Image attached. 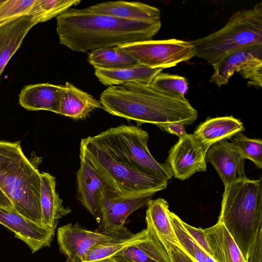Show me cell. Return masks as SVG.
I'll list each match as a JSON object with an SVG mask.
<instances>
[{"mask_svg": "<svg viewBox=\"0 0 262 262\" xmlns=\"http://www.w3.org/2000/svg\"><path fill=\"white\" fill-rule=\"evenodd\" d=\"M97 262H121L118 260L114 258L113 257H110L106 259H104Z\"/></svg>", "mask_w": 262, "mask_h": 262, "instance_id": "38", "label": "cell"}, {"mask_svg": "<svg viewBox=\"0 0 262 262\" xmlns=\"http://www.w3.org/2000/svg\"><path fill=\"white\" fill-rule=\"evenodd\" d=\"M4 1V0H0V5Z\"/></svg>", "mask_w": 262, "mask_h": 262, "instance_id": "39", "label": "cell"}, {"mask_svg": "<svg viewBox=\"0 0 262 262\" xmlns=\"http://www.w3.org/2000/svg\"><path fill=\"white\" fill-rule=\"evenodd\" d=\"M159 191L152 189L126 195H120L115 190L104 192L100 199V232L116 234L125 230L124 224L129 215L147 205Z\"/></svg>", "mask_w": 262, "mask_h": 262, "instance_id": "9", "label": "cell"}, {"mask_svg": "<svg viewBox=\"0 0 262 262\" xmlns=\"http://www.w3.org/2000/svg\"><path fill=\"white\" fill-rule=\"evenodd\" d=\"M0 188L18 212L43 226L40 173L25 155L19 141H0Z\"/></svg>", "mask_w": 262, "mask_h": 262, "instance_id": "4", "label": "cell"}, {"mask_svg": "<svg viewBox=\"0 0 262 262\" xmlns=\"http://www.w3.org/2000/svg\"><path fill=\"white\" fill-rule=\"evenodd\" d=\"M0 209L12 210L15 209L13 203L0 188Z\"/></svg>", "mask_w": 262, "mask_h": 262, "instance_id": "37", "label": "cell"}, {"mask_svg": "<svg viewBox=\"0 0 262 262\" xmlns=\"http://www.w3.org/2000/svg\"><path fill=\"white\" fill-rule=\"evenodd\" d=\"M95 136L137 171L167 181L173 177L167 163L152 157L147 146L148 134L138 126L121 125Z\"/></svg>", "mask_w": 262, "mask_h": 262, "instance_id": "7", "label": "cell"}, {"mask_svg": "<svg viewBox=\"0 0 262 262\" xmlns=\"http://www.w3.org/2000/svg\"><path fill=\"white\" fill-rule=\"evenodd\" d=\"M147 206L145 217L147 228L159 239H166L179 246L170 219L168 202L163 198H158L150 200Z\"/></svg>", "mask_w": 262, "mask_h": 262, "instance_id": "25", "label": "cell"}, {"mask_svg": "<svg viewBox=\"0 0 262 262\" xmlns=\"http://www.w3.org/2000/svg\"><path fill=\"white\" fill-rule=\"evenodd\" d=\"M97 108H102L99 100L69 82L62 85L57 114L74 120H83Z\"/></svg>", "mask_w": 262, "mask_h": 262, "instance_id": "16", "label": "cell"}, {"mask_svg": "<svg viewBox=\"0 0 262 262\" xmlns=\"http://www.w3.org/2000/svg\"><path fill=\"white\" fill-rule=\"evenodd\" d=\"M122 232L108 234L83 228L78 223H69L58 228L57 237L59 250L66 257V262H83L91 248L115 238Z\"/></svg>", "mask_w": 262, "mask_h": 262, "instance_id": "11", "label": "cell"}, {"mask_svg": "<svg viewBox=\"0 0 262 262\" xmlns=\"http://www.w3.org/2000/svg\"><path fill=\"white\" fill-rule=\"evenodd\" d=\"M189 42L194 47V57L211 64L234 51L262 45L261 2L234 12L219 30Z\"/></svg>", "mask_w": 262, "mask_h": 262, "instance_id": "6", "label": "cell"}, {"mask_svg": "<svg viewBox=\"0 0 262 262\" xmlns=\"http://www.w3.org/2000/svg\"><path fill=\"white\" fill-rule=\"evenodd\" d=\"M0 224L13 231L34 253L49 246L55 230L46 228L26 218L15 209H0Z\"/></svg>", "mask_w": 262, "mask_h": 262, "instance_id": "13", "label": "cell"}, {"mask_svg": "<svg viewBox=\"0 0 262 262\" xmlns=\"http://www.w3.org/2000/svg\"><path fill=\"white\" fill-rule=\"evenodd\" d=\"M206 160L214 167L224 187L246 177L245 159L227 140L212 144L207 151Z\"/></svg>", "mask_w": 262, "mask_h": 262, "instance_id": "14", "label": "cell"}, {"mask_svg": "<svg viewBox=\"0 0 262 262\" xmlns=\"http://www.w3.org/2000/svg\"><path fill=\"white\" fill-rule=\"evenodd\" d=\"M40 207L42 225L55 230L59 220L66 216L72 210L62 204L56 190L55 178L48 172L40 173Z\"/></svg>", "mask_w": 262, "mask_h": 262, "instance_id": "19", "label": "cell"}, {"mask_svg": "<svg viewBox=\"0 0 262 262\" xmlns=\"http://www.w3.org/2000/svg\"><path fill=\"white\" fill-rule=\"evenodd\" d=\"M35 0H4L0 5V25L27 15Z\"/></svg>", "mask_w": 262, "mask_h": 262, "instance_id": "32", "label": "cell"}, {"mask_svg": "<svg viewBox=\"0 0 262 262\" xmlns=\"http://www.w3.org/2000/svg\"><path fill=\"white\" fill-rule=\"evenodd\" d=\"M99 101L106 112L139 125L151 123L158 126L170 122L190 125L198 115L186 98L165 95L145 83L108 86L101 93Z\"/></svg>", "mask_w": 262, "mask_h": 262, "instance_id": "2", "label": "cell"}, {"mask_svg": "<svg viewBox=\"0 0 262 262\" xmlns=\"http://www.w3.org/2000/svg\"><path fill=\"white\" fill-rule=\"evenodd\" d=\"M88 60L94 68L116 69L140 65L132 56L118 50L116 47L91 51Z\"/></svg>", "mask_w": 262, "mask_h": 262, "instance_id": "27", "label": "cell"}, {"mask_svg": "<svg viewBox=\"0 0 262 262\" xmlns=\"http://www.w3.org/2000/svg\"><path fill=\"white\" fill-rule=\"evenodd\" d=\"M161 27L160 20L136 21L70 8L56 17L60 44L71 50L86 52L152 39Z\"/></svg>", "mask_w": 262, "mask_h": 262, "instance_id": "1", "label": "cell"}, {"mask_svg": "<svg viewBox=\"0 0 262 262\" xmlns=\"http://www.w3.org/2000/svg\"><path fill=\"white\" fill-rule=\"evenodd\" d=\"M80 167L76 173L78 200L99 223L102 216L101 197L104 192L115 190L85 160L80 158Z\"/></svg>", "mask_w": 262, "mask_h": 262, "instance_id": "12", "label": "cell"}, {"mask_svg": "<svg viewBox=\"0 0 262 262\" xmlns=\"http://www.w3.org/2000/svg\"><path fill=\"white\" fill-rule=\"evenodd\" d=\"M248 80V84L256 88L262 86V57H254L243 64L236 71Z\"/></svg>", "mask_w": 262, "mask_h": 262, "instance_id": "33", "label": "cell"}, {"mask_svg": "<svg viewBox=\"0 0 262 262\" xmlns=\"http://www.w3.org/2000/svg\"><path fill=\"white\" fill-rule=\"evenodd\" d=\"M149 85L159 93L178 98H185L188 90L187 81L184 77L168 73L158 74Z\"/></svg>", "mask_w": 262, "mask_h": 262, "instance_id": "29", "label": "cell"}, {"mask_svg": "<svg viewBox=\"0 0 262 262\" xmlns=\"http://www.w3.org/2000/svg\"><path fill=\"white\" fill-rule=\"evenodd\" d=\"M38 23L34 17L27 15L0 25V77L27 33Z\"/></svg>", "mask_w": 262, "mask_h": 262, "instance_id": "17", "label": "cell"}, {"mask_svg": "<svg viewBox=\"0 0 262 262\" xmlns=\"http://www.w3.org/2000/svg\"><path fill=\"white\" fill-rule=\"evenodd\" d=\"M239 155L245 160L253 162L256 168H262V140L251 139L239 133L231 142Z\"/></svg>", "mask_w": 262, "mask_h": 262, "instance_id": "31", "label": "cell"}, {"mask_svg": "<svg viewBox=\"0 0 262 262\" xmlns=\"http://www.w3.org/2000/svg\"><path fill=\"white\" fill-rule=\"evenodd\" d=\"M207 150L193 134H187L170 148L166 162L173 177L185 180L197 172L206 170Z\"/></svg>", "mask_w": 262, "mask_h": 262, "instance_id": "10", "label": "cell"}, {"mask_svg": "<svg viewBox=\"0 0 262 262\" xmlns=\"http://www.w3.org/2000/svg\"><path fill=\"white\" fill-rule=\"evenodd\" d=\"M78 0H35L30 13L38 23L47 21L81 3Z\"/></svg>", "mask_w": 262, "mask_h": 262, "instance_id": "30", "label": "cell"}, {"mask_svg": "<svg viewBox=\"0 0 262 262\" xmlns=\"http://www.w3.org/2000/svg\"><path fill=\"white\" fill-rule=\"evenodd\" d=\"M159 239L166 248L171 262H196L179 246L166 239Z\"/></svg>", "mask_w": 262, "mask_h": 262, "instance_id": "34", "label": "cell"}, {"mask_svg": "<svg viewBox=\"0 0 262 262\" xmlns=\"http://www.w3.org/2000/svg\"><path fill=\"white\" fill-rule=\"evenodd\" d=\"M218 221L248 262L252 245L262 236L261 179L245 177L225 187Z\"/></svg>", "mask_w": 262, "mask_h": 262, "instance_id": "3", "label": "cell"}, {"mask_svg": "<svg viewBox=\"0 0 262 262\" xmlns=\"http://www.w3.org/2000/svg\"><path fill=\"white\" fill-rule=\"evenodd\" d=\"M95 75L105 86L121 85L127 83H141L149 84L154 78L164 69L152 68L142 65L116 69H106L95 68Z\"/></svg>", "mask_w": 262, "mask_h": 262, "instance_id": "22", "label": "cell"}, {"mask_svg": "<svg viewBox=\"0 0 262 262\" xmlns=\"http://www.w3.org/2000/svg\"><path fill=\"white\" fill-rule=\"evenodd\" d=\"M258 57H262V45L250 46L228 53L211 64L214 72L210 81L219 86L227 85L243 64Z\"/></svg>", "mask_w": 262, "mask_h": 262, "instance_id": "24", "label": "cell"}, {"mask_svg": "<svg viewBox=\"0 0 262 262\" xmlns=\"http://www.w3.org/2000/svg\"><path fill=\"white\" fill-rule=\"evenodd\" d=\"M61 88L49 82L26 85L19 94V103L28 111L44 110L57 114Z\"/></svg>", "mask_w": 262, "mask_h": 262, "instance_id": "20", "label": "cell"}, {"mask_svg": "<svg viewBox=\"0 0 262 262\" xmlns=\"http://www.w3.org/2000/svg\"><path fill=\"white\" fill-rule=\"evenodd\" d=\"M212 257L216 262H246L237 245L224 225L217 221L213 226L204 229Z\"/></svg>", "mask_w": 262, "mask_h": 262, "instance_id": "23", "label": "cell"}, {"mask_svg": "<svg viewBox=\"0 0 262 262\" xmlns=\"http://www.w3.org/2000/svg\"><path fill=\"white\" fill-rule=\"evenodd\" d=\"M86 8L94 13L130 21H155L161 18L159 9L137 2H106Z\"/></svg>", "mask_w": 262, "mask_h": 262, "instance_id": "15", "label": "cell"}, {"mask_svg": "<svg viewBox=\"0 0 262 262\" xmlns=\"http://www.w3.org/2000/svg\"><path fill=\"white\" fill-rule=\"evenodd\" d=\"M80 158L85 160L106 183L122 195L165 189L168 181L139 172L95 136L81 139Z\"/></svg>", "mask_w": 262, "mask_h": 262, "instance_id": "5", "label": "cell"}, {"mask_svg": "<svg viewBox=\"0 0 262 262\" xmlns=\"http://www.w3.org/2000/svg\"><path fill=\"white\" fill-rule=\"evenodd\" d=\"M158 127L164 131L179 138L186 135L187 133L183 124L178 122H170L161 124Z\"/></svg>", "mask_w": 262, "mask_h": 262, "instance_id": "36", "label": "cell"}, {"mask_svg": "<svg viewBox=\"0 0 262 262\" xmlns=\"http://www.w3.org/2000/svg\"><path fill=\"white\" fill-rule=\"evenodd\" d=\"M112 257L121 262H171L164 245L147 228L141 239Z\"/></svg>", "mask_w": 262, "mask_h": 262, "instance_id": "18", "label": "cell"}, {"mask_svg": "<svg viewBox=\"0 0 262 262\" xmlns=\"http://www.w3.org/2000/svg\"><path fill=\"white\" fill-rule=\"evenodd\" d=\"M243 131L245 128L243 123L230 116L207 119L199 125L193 135L208 149L214 143L229 139Z\"/></svg>", "mask_w": 262, "mask_h": 262, "instance_id": "21", "label": "cell"}, {"mask_svg": "<svg viewBox=\"0 0 262 262\" xmlns=\"http://www.w3.org/2000/svg\"><path fill=\"white\" fill-rule=\"evenodd\" d=\"M170 217L179 246L189 256L196 262H216L192 239L177 215L170 211Z\"/></svg>", "mask_w": 262, "mask_h": 262, "instance_id": "28", "label": "cell"}, {"mask_svg": "<svg viewBox=\"0 0 262 262\" xmlns=\"http://www.w3.org/2000/svg\"><path fill=\"white\" fill-rule=\"evenodd\" d=\"M145 232L146 229L134 234L126 230L113 239L100 242L91 248L83 262H97L112 257L124 248L138 242Z\"/></svg>", "mask_w": 262, "mask_h": 262, "instance_id": "26", "label": "cell"}, {"mask_svg": "<svg viewBox=\"0 0 262 262\" xmlns=\"http://www.w3.org/2000/svg\"><path fill=\"white\" fill-rule=\"evenodd\" d=\"M116 48L132 56L139 64L152 68L174 67L194 57V47L189 41L177 39L134 42Z\"/></svg>", "mask_w": 262, "mask_h": 262, "instance_id": "8", "label": "cell"}, {"mask_svg": "<svg viewBox=\"0 0 262 262\" xmlns=\"http://www.w3.org/2000/svg\"><path fill=\"white\" fill-rule=\"evenodd\" d=\"M182 225L192 239L206 253L212 257V252L206 239L204 229L194 227L184 221Z\"/></svg>", "mask_w": 262, "mask_h": 262, "instance_id": "35", "label": "cell"}]
</instances>
